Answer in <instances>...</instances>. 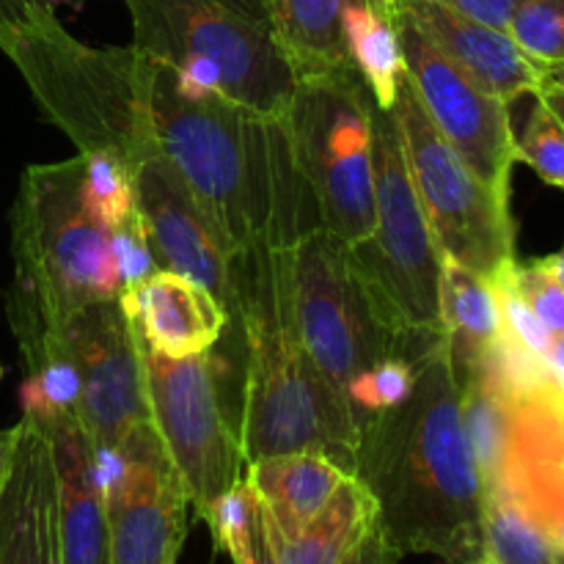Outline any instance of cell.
Here are the masks:
<instances>
[{
    "label": "cell",
    "mask_w": 564,
    "mask_h": 564,
    "mask_svg": "<svg viewBox=\"0 0 564 564\" xmlns=\"http://www.w3.org/2000/svg\"><path fill=\"white\" fill-rule=\"evenodd\" d=\"M411 364V394L364 416L352 477L372 496L380 529L397 554L479 564L485 485L444 328Z\"/></svg>",
    "instance_id": "cell-1"
},
{
    "label": "cell",
    "mask_w": 564,
    "mask_h": 564,
    "mask_svg": "<svg viewBox=\"0 0 564 564\" xmlns=\"http://www.w3.org/2000/svg\"><path fill=\"white\" fill-rule=\"evenodd\" d=\"M147 105L160 152L231 259L259 246H290L323 226L284 121L224 97L185 99L171 66L149 55Z\"/></svg>",
    "instance_id": "cell-2"
},
{
    "label": "cell",
    "mask_w": 564,
    "mask_h": 564,
    "mask_svg": "<svg viewBox=\"0 0 564 564\" xmlns=\"http://www.w3.org/2000/svg\"><path fill=\"white\" fill-rule=\"evenodd\" d=\"M290 246H259L231 259L229 323L240 325L242 336L240 402L231 422L246 466L314 452L352 477L364 413L319 372L297 336L286 284Z\"/></svg>",
    "instance_id": "cell-3"
},
{
    "label": "cell",
    "mask_w": 564,
    "mask_h": 564,
    "mask_svg": "<svg viewBox=\"0 0 564 564\" xmlns=\"http://www.w3.org/2000/svg\"><path fill=\"white\" fill-rule=\"evenodd\" d=\"M0 50L31 88L44 121L77 154H108L127 174L160 152L147 105V55L135 47H91L55 11H33L0 33Z\"/></svg>",
    "instance_id": "cell-4"
},
{
    "label": "cell",
    "mask_w": 564,
    "mask_h": 564,
    "mask_svg": "<svg viewBox=\"0 0 564 564\" xmlns=\"http://www.w3.org/2000/svg\"><path fill=\"white\" fill-rule=\"evenodd\" d=\"M347 259L375 314L408 345L416 361L435 334L441 253L408 171L400 124L391 108L375 105V226L347 246Z\"/></svg>",
    "instance_id": "cell-5"
},
{
    "label": "cell",
    "mask_w": 564,
    "mask_h": 564,
    "mask_svg": "<svg viewBox=\"0 0 564 564\" xmlns=\"http://www.w3.org/2000/svg\"><path fill=\"white\" fill-rule=\"evenodd\" d=\"M138 53L169 66L196 64L220 97L284 121L297 72L281 50L264 0H127Z\"/></svg>",
    "instance_id": "cell-6"
},
{
    "label": "cell",
    "mask_w": 564,
    "mask_h": 564,
    "mask_svg": "<svg viewBox=\"0 0 564 564\" xmlns=\"http://www.w3.org/2000/svg\"><path fill=\"white\" fill-rule=\"evenodd\" d=\"M14 284L47 319L119 297L108 229L83 202V154L61 163L28 165L11 207Z\"/></svg>",
    "instance_id": "cell-7"
},
{
    "label": "cell",
    "mask_w": 564,
    "mask_h": 564,
    "mask_svg": "<svg viewBox=\"0 0 564 564\" xmlns=\"http://www.w3.org/2000/svg\"><path fill=\"white\" fill-rule=\"evenodd\" d=\"M319 220L345 246L375 226V99L352 66L297 80L284 116Z\"/></svg>",
    "instance_id": "cell-8"
},
{
    "label": "cell",
    "mask_w": 564,
    "mask_h": 564,
    "mask_svg": "<svg viewBox=\"0 0 564 564\" xmlns=\"http://www.w3.org/2000/svg\"><path fill=\"white\" fill-rule=\"evenodd\" d=\"M391 113L400 124L408 171L441 253L494 281L518 262L510 198L485 185L435 130L408 72Z\"/></svg>",
    "instance_id": "cell-9"
},
{
    "label": "cell",
    "mask_w": 564,
    "mask_h": 564,
    "mask_svg": "<svg viewBox=\"0 0 564 564\" xmlns=\"http://www.w3.org/2000/svg\"><path fill=\"white\" fill-rule=\"evenodd\" d=\"M286 284L295 330L319 372L347 394V383L408 345L375 314L347 259V246L325 226L286 248Z\"/></svg>",
    "instance_id": "cell-10"
},
{
    "label": "cell",
    "mask_w": 564,
    "mask_h": 564,
    "mask_svg": "<svg viewBox=\"0 0 564 564\" xmlns=\"http://www.w3.org/2000/svg\"><path fill=\"white\" fill-rule=\"evenodd\" d=\"M149 416L198 521L242 479L240 438L226 413L213 350L165 358L141 341Z\"/></svg>",
    "instance_id": "cell-11"
},
{
    "label": "cell",
    "mask_w": 564,
    "mask_h": 564,
    "mask_svg": "<svg viewBox=\"0 0 564 564\" xmlns=\"http://www.w3.org/2000/svg\"><path fill=\"white\" fill-rule=\"evenodd\" d=\"M61 334L80 375L77 422L94 449H121L152 422L135 328L110 297L66 314Z\"/></svg>",
    "instance_id": "cell-12"
},
{
    "label": "cell",
    "mask_w": 564,
    "mask_h": 564,
    "mask_svg": "<svg viewBox=\"0 0 564 564\" xmlns=\"http://www.w3.org/2000/svg\"><path fill=\"white\" fill-rule=\"evenodd\" d=\"M394 22L405 72L424 113L485 185L510 198L512 165L518 163L510 105L479 88L405 17L394 14Z\"/></svg>",
    "instance_id": "cell-13"
},
{
    "label": "cell",
    "mask_w": 564,
    "mask_h": 564,
    "mask_svg": "<svg viewBox=\"0 0 564 564\" xmlns=\"http://www.w3.org/2000/svg\"><path fill=\"white\" fill-rule=\"evenodd\" d=\"M119 452V474L102 488L110 564H176L187 538L191 501L152 422Z\"/></svg>",
    "instance_id": "cell-14"
},
{
    "label": "cell",
    "mask_w": 564,
    "mask_h": 564,
    "mask_svg": "<svg viewBox=\"0 0 564 564\" xmlns=\"http://www.w3.org/2000/svg\"><path fill=\"white\" fill-rule=\"evenodd\" d=\"M132 187L158 268L204 284L229 312V251L163 152H154L138 165L132 174Z\"/></svg>",
    "instance_id": "cell-15"
},
{
    "label": "cell",
    "mask_w": 564,
    "mask_h": 564,
    "mask_svg": "<svg viewBox=\"0 0 564 564\" xmlns=\"http://www.w3.org/2000/svg\"><path fill=\"white\" fill-rule=\"evenodd\" d=\"M389 11L405 17L452 64L505 105L543 88L549 66L534 61L510 31L485 25L430 0H391Z\"/></svg>",
    "instance_id": "cell-16"
},
{
    "label": "cell",
    "mask_w": 564,
    "mask_h": 564,
    "mask_svg": "<svg viewBox=\"0 0 564 564\" xmlns=\"http://www.w3.org/2000/svg\"><path fill=\"white\" fill-rule=\"evenodd\" d=\"M0 564H61L53 446L28 416L20 419L14 460L0 485Z\"/></svg>",
    "instance_id": "cell-17"
},
{
    "label": "cell",
    "mask_w": 564,
    "mask_h": 564,
    "mask_svg": "<svg viewBox=\"0 0 564 564\" xmlns=\"http://www.w3.org/2000/svg\"><path fill=\"white\" fill-rule=\"evenodd\" d=\"M119 306L149 350L165 358L209 352L229 328L224 303L198 281L158 270L147 281L119 290Z\"/></svg>",
    "instance_id": "cell-18"
},
{
    "label": "cell",
    "mask_w": 564,
    "mask_h": 564,
    "mask_svg": "<svg viewBox=\"0 0 564 564\" xmlns=\"http://www.w3.org/2000/svg\"><path fill=\"white\" fill-rule=\"evenodd\" d=\"M39 424L53 446L61 564H110L105 496L86 430L75 413H61Z\"/></svg>",
    "instance_id": "cell-19"
},
{
    "label": "cell",
    "mask_w": 564,
    "mask_h": 564,
    "mask_svg": "<svg viewBox=\"0 0 564 564\" xmlns=\"http://www.w3.org/2000/svg\"><path fill=\"white\" fill-rule=\"evenodd\" d=\"M242 477L257 496L264 529L279 538H295L350 474L323 455L292 452L248 463Z\"/></svg>",
    "instance_id": "cell-20"
},
{
    "label": "cell",
    "mask_w": 564,
    "mask_h": 564,
    "mask_svg": "<svg viewBox=\"0 0 564 564\" xmlns=\"http://www.w3.org/2000/svg\"><path fill=\"white\" fill-rule=\"evenodd\" d=\"M350 3L352 0H264L275 39L295 66L297 80L352 66L345 44V11ZM380 3L389 9V0Z\"/></svg>",
    "instance_id": "cell-21"
},
{
    "label": "cell",
    "mask_w": 564,
    "mask_h": 564,
    "mask_svg": "<svg viewBox=\"0 0 564 564\" xmlns=\"http://www.w3.org/2000/svg\"><path fill=\"white\" fill-rule=\"evenodd\" d=\"M438 317L449 336L455 369L477 367L501 336V314L490 281L446 257L441 262Z\"/></svg>",
    "instance_id": "cell-22"
},
{
    "label": "cell",
    "mask_w": 564,
    "mask_h": 564,
    "mask_svg": "<svg viewBox=\"0 0 564 564\" xmlns=\"http://www.w3.org/2000/svg\"><path fill=\"white\" fill-rule=\"evenodd\" d=\"M375 518L378 510L372 496L356 477H347L319 516L295 538H279L268 529L264 532L279 564H341Z\"/></svg>",
    "instance_id": "cell-23"
},
{
    "label": "cell",
    "mask_w": 564,
    "mask_h": 564,
    "mask_svg": "<svg viewBox=\"0 0 564 564\" xmlns=\"http://www.w3.org/2000/svg\"><path fill=\"white\" fill-rule=\"evenodd\" d=\"M345 44L350 64L367 83L375 105L391 108L405 77L394 14L380 0H352L345 11Z\"/></svg>",
    "instance_id": "cell-24"
},
{
    "label": "cell",
    "mask_w": 564,
    "mask_h": 564,
    "mask_svg": "<svg viewBox=\"0 0 564 564\" xmlns=\"http://www.w3.org/2000/svg\"><path fill=\"white\" fill-rule=\"evenodd\" d=\"M479 564H564V554L516 496L488 490Z\"/></svg>",
    "instance_id": "cell-25"
},
{
    "label": "cell",
    "mask_w": 564,
    "mask_h": 564,
    "mask_svg": "<svg viewBox=\"0 0 564 564\" xmlns=\"http://www.w3.org/2000/svg\"><path fill=\"white\" fill-rule=\"evenodd\" d=\"M83 202L94 220L110 231L135 213L132 176L108 154H83Z\"/></svg>",
    "instance_id": "cell-26"
},
{
    "label": "cell",
    "mask_w": 564,
    "mask_h": 564,
    "mask_svg": "<svg viewBox=\"0 0 564 564\" xmlns=\"http://www.w3.org/2000/svg\"><path fill=\"white\" fill-rule=\"evenodd\" d=\"M510 36L545 66H564V0H516Z\"/></svg>",
    "instance_id": "cell-27"
},
{
    "label": "cell",
    "mask_w": 564,
    "mask_h": 564,
    "mask_svg": "<svg viewBox=\"0 0 564 564\" xmlns=\"http://www.w3.org/2000/svg\"><path fill=\"white\" fill-rule=\"evenodd\" d=\"M534 99L527 130L518 138V160L532 165L540 180L564 191V124L543 99Z\"/></svg>",
    "instance_id": "cell-28"
},
{
    "label": "cell",
    "mask_w": 564,
    "mask_h": 564,
    "mask_svg": "<svg viewBox=\"0 0 564 564\" xmlns=\"http://www.w3.org/2000/svg\"><path fill=\"white\" fill-rule=\"evenodd\" d=\"M413 380H416V367L408 358L391 356L358 372L347 383V397L367 416V413H378L386 411V408L400 405L411 394Z\"/></svg>",
    "instance_id": "cell-29"
},
{
    "label": "cell",
    "mask_w": 564,
    "mask_h": 564,
    "mask_svg": "<svg viewBox=\"0 0 564 564\" xmlns=\"http://www.w3.org/2000/svg\"><path fill=\"white\" fill-rule=\"evenodd\" d=\"M110 240V259H113L116 279H119V290L135 286L147 281L149 275L158 273V262H154L152 246H149L147 226H143L141 213L130 215L121 220L119 226L108 231Z\"/></svg>",
    "instance_id": "cell-30"
},
{
    "label": "cell",
    "mask_w": 564,
    "mask_h": 564,
    "mask_svg": "<svg viewBox=\"0 0 564 564\" xmlns=\"http://www.w3.org/2000/svg\"><path fill=\"white\" fill-rule=\"evenodd\" d=\"M512 279H516L518 292L529 303V308L549 328V334L564 336V286L543 268V262L540 259L529 264L518 262L512 270Z\"/></svg>",
    "instance_id": "cell-31"
},
{
    "label": "cell",
    "mask_w": 564,
    "mask_h": 564,
    "mask_svg": "<svg viewBox=\"0 0 564 564\" xmlns=\"http://www.w3.org/2000/svg\"><path fill=\"white\" fill-rule=\"evenodd\" d=\"M430 3L446 6V9L460 11V14L471 17V20L501 28V31L510 28L512 11H516V0H430Z\"/></svg>",
    "instance_id": "cell-32"
},
{
    "label": "cell",
    "mask_w": 564,
    "mask_h": 564,
    "mask_svg": "<svg viewBox=\"0 0 564 564\" xmlns=\"http://www.w3.org/2000/svg\"><path fill=\"white\" fill-rule=\"evenodd\" d=\"M402 556L391 549V543L386 540L383 529H380L378 518L369 523L367 532L361 534V540L356 543V549L347 554V560L341 564H397Z\"/></svg>",
    "instance_id": "cell-33"
},
{
    "label": "cell",
    "mask_w": 564,
    "mask_h": 564,
    "mask_svg": "<svg viewBox=\"0 0 564 564\" xmlns=\"http://www.w3.org/2000/svg\"><path fill=\"white\" fill-rule=\"evenodd\" d=\"M226 554L231 556V562L235 564H279L273 556V549H270V543H268V532H264L262 512H259L257 527H253L251 538H248L246 543L229 549Z\"/></svg>",
    "instance_id": "cell-34"
},
{
    "label": "cell",
    "mask_w": 564,
    "mask_h": 564,
    "mask_svg": "<svg viewBox=\"0 0 564 564\" xmlns=\"http://www.w3.org/2000/svg\"><path fill=\"white\" fill-rule=\"evenodd\" d=\"M61 3H83V0H0V33L14 28L17 22L31 17L33 11H55Z\"/></svg>",
    "instance_id": "cell-35"
},
{
    "label": "cell",
    "mask_w": 564,
    "mask_h": 564,
    "mask_svg": "<svg viewBox=\"0 0 564 564\" xmlns=\"http://www.w3.org/2000/svg\"><path fill=\"white\" fill-rule=\"evenodd\" d=\"M545 367H549V378L554 389L564 394V336H554L545 352Z\"/></svg>",
    "instance_id": "cell-36"
},
{
    "label": "cell",
    "mask_w": 564,
    "mask_h": 564,
    "mask_svg": "<svg viewBox=\"0 0 564 564\" xmlns=\"http://www.w3.org/2000/svg\"><path fill=\"white\" fill-rule=\"evenodd\" d=\"M17 438H20V424H14L11 430H0V485L9 477L11 460H14Z\"/></svg>",
    "instance_id": "cell-37"
},
{
    "label": "cell",
    "mask_w": 564,
    "mask_h": 564,
    "mask_svg": "<svg viewBox=\"0 0 564 564\" xmlns=\"http://www.w3.org/2000/svg\"><path fill=\"white\" fill-rule=\"evenodd\" d=\"M534 97L543 99V102L549 105L551 110H554L556 119H560L562 124H564V88L560 86V83H554V80H549V77H545L543 88H540V91L534 94Z\"/></svg>",
    "instance_id": "cell-38"
},
{
    "label": "cell",
    "mask_w": 564,
    "mask_h": 564,
    "mask_svg": "<svg viewBox=\"0 0 564 564\" xmlns=\"http://www.w3.org/2000/svg\"><path fill=\"white\" fill-rule=\"evenodd\" d=\"M540 262H543V268L549 270V273L554 275V279L564 286V246H562L560 253H551V257H543V259H540Z\"/></svg>",
    "instance_id": "cell-39"
},
{
    "label": "cell",
    "mask_w": 564,
    "mask_h": 564,
    "mask_svg": "<svg viewBox=\"0 0 564 564\" xmlns=\"http://www.w3.org/2000/svg\"><path fill=\"white\" fill-rule=\"evenodd\" d=\"M545 77H549V80H554V83H560V86L564 88V66H549Z\"/></svg>",
    "instance_id": "cell-40"
},
{
    "label": "cell",
    "mask_w": 564,
    "mask_h": 564,
    "mask_svg": "<svg viewBox=\"0 0 564 564\" xmlns=\"http://www.w3.org/2000/svg\"><path fill=\"white\" fill-rule=\"evenodd\" d=\"M0 378H3V367H0Z\"/></svg>",
    "instance_id": "cell-41"
}]
</instances>
